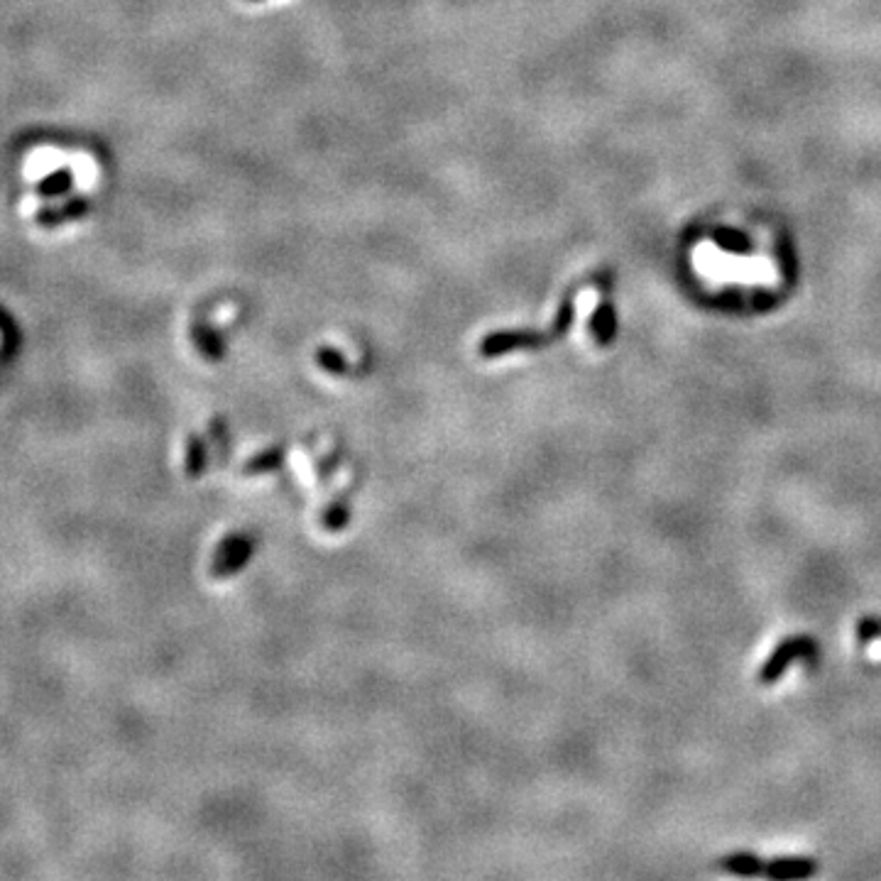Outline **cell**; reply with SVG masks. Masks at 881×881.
Returning <instances> with one entry per match:
<instances>
[{"mask_svg":"<svg viewBox=\"0 0 881 881\" xmlns=\"http://www.w3.org/2000/svg\"><path fill=\"white\" fill-rule=\"evenodd\" d=\"M573 316H576V306H573L571 297H566L561 309H558L554 326L549 331H497L480 343V353L485 358H497V355H505L517 348L549 346V343H554L556 338H561L568 331V326L573 324Z\"/></svg>","mask_w":881,"mask_h":881,"instance_id":"cell-1","label":"cell"},{"mask_svg":"<svg viewBox=\"0 0 881 881\" xmlns=\"http://www.w3.org/2000/svg\"><path fill=\"white\" fill-rule=\"evenodd\" d=\"M793 659H806L808 664H815L818 659V644H815L813 637H789L779 644L774 651H771L769 659L764 661L762 671H759V683L764 686H774L781 676H784L786 669Z\"/></svg>","mask_w":881,"mask_h":881,"instance_id":"cell-2","label":"cell"},{"mask_svg":"<svg viewBox=\"0 0 881 881\" xmlns=\"http://www.w3.org/2000/svg\"><path fill=\"white\" fill-rule=\"evenodd\" d=\"M818 872V862L813 857H781L771 859L764 867V877L774 881H791V879H808Z\"/></svg>","mask_w":881,"mask_h":881,"instance_id":"cell-3","label":"cell"},{"mask_svg":"<svg viewBox=\"0 0 881 881\" xmlns=\"http://www.w3.org/2000/svg\"><path fill=\"white\" fill-rule=\"evenodd\" d=\"M590 331H593L595 341H598L600 346H610V343L615 341L617 319H615V309H612V304L607 302V299L595 309L593 321H590Z\"/></svg>","mask_w":881,"mask_h":881,"instance_id":"cell-4","label":"cell"},{"mask_svg":"<svg viewBox=\"0 0 881 881\" xmlns=\"http://www.w3.org/2000/svg\"><path fill=\"white\" fill-rule=\"evenodd\" d=\"M722 869H727L730 874H737V877H759L764 874L766 862L759 859L752 852H737V855H727L725 859H720Z\"/></svg>","mask_w":881,"mask_h":881,"instance_id":"cell-5","label":"cell"},{"mask_svg":"<svg viewBox=\"0 0 881 881\" xmlns=\"http://www.w3.org/2000/svg\"><path fill=\"white\" fill-rule=\"evenodd\" d=\"M194 338H196V343L201 346V350L206 353V358L213 360V358H221L223 355V343L218 341V336L211 331L209 326H196Z\"/></svg>","mask_w":881,"mask_h":881,"instance_id":"cell-6","label":"cell"},{"mask_svg":"<svg viewBox=\"0 0 881 881\" xmlns=\"http://www.w3.org/2000/svg\"><path fill=\"white\" fill-rule=\"evenodd\" d=\"M319 365L324 370L333 372V375H346V372H348L346 358H343V355L338 353V350H333V348H321L319 350Z\"/></svg>","mask_w":881,"mask_h":881,"instance_id":"cell-7","label":"cell"},{"mask_svg":"<svg viewBox=\"0 0 881 881\" xmlns=\"http://www.w3.org/2000/svg\"><path fill=\"white\" fill-rule=\"evenodd\" d=\"M881 637V620H874V617H864V620L857 622V639L859 642H869V639Z\"/></svg>","mask_w":881,"mask_h":881,"instance_id":"cell-8","label":"cell"}]
</instances>
